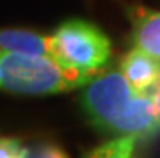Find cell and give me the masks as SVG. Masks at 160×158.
<instances>
[{
	"label": "cell",
	"instance_id": "4",
	"mask_svg": "<svg viewBox=\"0 0 160 158\" xmlns=\"http://www.w3.org/2000/svg\"><path fill=\"white\" fill-rule=\"evenodd\" d=\"M120 71L141 94L154 95L160 87V60L139 47L129 50L121 58Z\"/></svg>",
	"mask_w": 160,
	"mask_h": 158
},
{
	"label": "cell",
	"instance_id": "5",
	"mask_svg": "<svg viewBox=\"0 0 160 158\" xmlns=\"http://www.w3.org/2000/svg\"><path fill=\"white\" fill-rule=\"evenodd\" d=\"M133 39L136 47L160 60V12L147 8L133 12Z\"/></svg>",
	"mask_w": 160,
	"mask_h": 158
},
{
	"label": "cell",
	"instance_id": "3",
	"mask_svg": "<svg viewBox=\"0 0 160 158\" xmlns=\"http://www.w3.org/2000/svg\"><path fill=\"white\" fill-rule=\"evenodd\" d=\"M112 55L108 37L84 20L65 21L50 36L49 57L63 68L94 78Z\"/></svg>",
	"mask_w": 160,
	"mask_h": 158
},
{
	"label": "cell",
	"instance_id": "2",
	"mask_svg": "<svg viewBox=\"0 0 160 158\" xmlns=\"http://www.w3.org/2000/svg\"><path fill=\"white\" fill-rule=\"evenodd\" d=\"M92 78L63 68L47 55L0 49V89L12 94L47 95L84 87Z\"/></svg>",
	"mask_w": 160,
	"mask_h": 158
},
{
	"label": "cell",
	"instance_id": "7",
	"mask_svg": "<svg viewBox=\"0 0 160 158\" xmlns=\"http://www.w3.org/2000/svg\"><path fill=\"white\" fill-rule=\"evenodd\" d=\"M138 139L139 137L134 134L120 136L113 141L92 148L84 158H133Z\"/></svg>",
	"mask_w": 160,
	"mask_h": 158
},
{
	"label": "cell",
	"instance_id": "9",
	"mask_svg": "<svg viewBox=\"0 0 160 158\" xmlns=\"http://www.w3.org/2000/svg\"><path fill=\"white\" fill-rule=\"evenodd\" d=\"M29 158H68L62 148L52 144H42L36 148L32 153H29Z\"/></svg>",
	"mask_w": 160,
	"mask_h": 158
},
{
	"label": "cell",
	"instance_id": "8",
	"mask_svg": "<svg viewBox=\"0 0 160 158\" xmlns=\"http://www.w3.org/2000/svg\"><path fill=\"white\" fill-rule=\"evenodd\" d=\"M0 158H29V152L21 145L18 139L2 137L0 139Z\"/></svg>",
	"mask_w": 160,
	"mask_h": 158
},
{
	"label": "cell",
	"instance_id": "10",
	"mask_svg": "<svg viewBox=\"0 0 160 158\" xmlns=\"http://www.w3.org/2000/svg\"><path fill=\"white\" fill-rule=\"evenodd\" d=\"M152 98H154V103H155V107H157V111H158V116H160V87L154 92V95H152Z\"/></svg>",
	"mask_w": 160,
	"mask_h": 158
},
{
	"label": "cell",
	"instance_id": "1",
	"mask_svg": "<svg viewBox=\"0 0 160 158\" xmlns=\"http://www.w3.org/2000/svg\"><path fill=\"white\" fill-rule=\"evenodd\" d=\"M82 89L81 107L100 131L134 134L139 139L160 131V116L152 95L138 92L120 69L96 74Z\"/></svg>",
	"mask_w": 160,
	"mask_h": 158
},
{
	"label": "cell",
	"instance_id": "6",
	"mask_svg": "<svg viewBox=\"0 0 160 158\" xmlns=\"http://www.w3.org/2000/svg\"><path fill=\"white\" fill-rule=\"evenodd\" d=\"M50 36L28 29H0V49L7 52L49 57Z\"/></svg>",
	"mask_w": 160,
	"mask_h": 158
}]
</instances>
